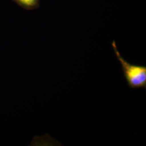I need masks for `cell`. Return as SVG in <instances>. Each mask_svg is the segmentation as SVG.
Instances as JSON below:
<instances>
[{"label":"cell","mask_w":146,"mask_h":146,"mask_svg":"<svg viewBox=\"0 0 146 146\" xmlns=\"http://www.w3.org/2000/svg\"><path fill=\"white\" fill-rule=\"evenodd\" d=\"M111 46L121 68L128 86L131 89H146V66L132 64L123 58L117 49L116 43L113 40Z\"/></svg>","instance_id":"cell-1"},{"label":"cell","mask_w":146,"mask_h":146,"mask_svg":"<svg viewBox=\"0 0 146 146\" xmlns=\"http://www.w3.org/2000/svg\"><path fill=\"white\" fill-rule=\"evenodd\" d=\"M21 8L26 10L36 9L40 7V0H12Z\"/></svg>","instance_id":"cell-2"}]
</instances>
